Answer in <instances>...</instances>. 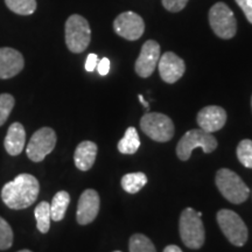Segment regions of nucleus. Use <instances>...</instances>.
<instances>
[{"mask_svg":"<svg viewBox=\"0 0 252 252\" xmlns=\"http://www.w3.org/2000/svg\"><path fill=\"white\" fill-rule=\"evenodd\" d=\"M39 193L40 185L35 176L24 173L2 187L1 200L9 209H26L35 202Z\"/></svg>","mask_w":252,"mask_h":252,"instance_id":"1","label":"nucleus"},{"mask_svg":"<svg viewBox=\"0 0 252 252\" xmlns=\"http://www.w3.org/2000/svg\"><path fill=\"white\" fill-rule=\"evenodd\" d=\"M179 231L186 247L194 250L202 248L206 239V230L202 220L193 208H186L182 212L179 222Z\"/></svg>","mask_w":252,"mask_h":252,"instance_id":"2","label":"nucleus"},{"mask_svg":"<svg viewBox=\"0 0 252 252\" xmlns=\"http://www.w3.org/2000/svg\"><path fill=\"white\" fill-rule=\"evenodd\" d=\"M65 45L71 53L80 54L88 48L91 41L90 25L82 15L72 14L67 19L64 26Z\"/></svg>","mask_w":252,"mask_h":252,"instance_id":"3","label":"nucleus"},{"mask_svg":"<svg viewBox=\"0 0 252 252\" xmlns=\"http://www.w3.org/2000/svg\"><path fill=\"white\" fill-rule=\"evenodd\" d=\"M216 186L223 197L234 204L245 202L250 195V189L241 176L228 168H220L217 171Z\"/></svg>","mask_w":252,"mask_h":252,"instance_id":"4","label":"nucleus"},{"mask_svg":"<svg viewBox=\"0 0 252 252\" xmlns=\"http://www.w3.org/2000/svg\"><path fill=\"white\" fill-rule=\"evenodd\" d=\"M196 147L202 149L204 153H212L217 149V140L212 133L202 128L190 130L186 132L176 145V156L182 161H187Z\"/></svg>","mask_w":252,"mask_h":252,"instance_id":"5","label":"nucleus"},{"mask_svg":"<svg viewBox=\"0 0 252 252\" xmlns=\"http://www.w3.org/2000/svg\"><path fill=\"white\" fill-rule=\"evenodd\" d=\"M208 18L213 32L220 39L230 40L237 33V20L232 9L225 2H216L209 9Z\"/></svg>","mask_w":252,"mask_h":252,"instance_id":"6","label":"nucleus"},{"mask_svg":"<svg viewBox=\"0 0 252 252\" xmlns=\"http://www.w3.org/2000/svg\"><path fill=\"white\" fill-rule=\"evenodd\" d=\"M140 127L147 137L158 143H166L174 137V124L163 113H145L140 119Z\"/></svg>","mask_w":252,"mask_h":252,"instance_id":"7","label":"nucleus"},{"mask_svg":"<svg viewBox=\"0 0 252 252\" xmlns=\"http://www.w3.org/2000/svg\"><path fill=\"white\" fill-rule=\"evenodd\" d=\"M217 223L228 241L236 247H243L249 237L248 226L238 214L229 209H222L216 215Z\"/></svg>","mask_w":252,"mask_h":252,"instance_id":"8","label":"nucleus"},{"mask_svg":"<svg viewBox=\"0 0 252 252\" xmlns=\"http://www.w3.org/2000/svg\"><path fill=\"white\" fill-rule=\"evenodd\" d=\"M56 145V133L53 128L42 127L32 135L27 145L26 153L32 161H42L49 153L53 152Z\"/></svg>","mask_w":252,"mask_h":252,"instance_id":"9","label":"nucleus"},{"mask_svg":"<svg viewBox=\"0 0 252 252\" xmlns=\"http://www.w3.org/2000/svg\"><path fill=\"white\" fill-rule=\"evenodd\" d=\"M115 33L125 40L135 41L143 36L145 32V23L143 18L135 12H123L113 21Z\"/></svg>","mask_w":252,"mask_h":252,"instance_id":"10","label":"nucleus"},{"mask_svg":"<svg viewBox=\"0 0 252 252\" xmlns=\"http://www.w3.org/2000/svg\"><path fill=\"white\" fill-rule=\"evenodd\" d=\"M160 60V45L154 40H147L141 47L140 54L135 61L134 69L138 76L147 78L153 74Z\"/></svg>","mask_w":252,"mask_h":252,"instance_id":"11","label":"nucleus"},{"mask_svg":"<svg viewBox=\"0 0 252 252\" xmlns=\"http://www.w3.org/2000/svg\"><path fill=\"white\" fill-rule=\"evenodd\" d=\"M158 69L161 80L168 84H173L184 76L186 64L184 60L175 53L166 52L162 56H160Z\"/></svg>","mask_w":252,"mask_h":252,"instance_id":"12","label":"nucleus"},{"mask_svg":"<svg viewBox=\"0 0 252 252\" xmlns=\"http://www.w3.org/2000/svg\"><path fill=\"white\" fill-rule=\"evenodd\" d=\"M99 195L94 189H87L80 196L77 204L76 219L78 224L87 225L94 222L99 212Z\"/></svg>","mask_w":252,"mask_h":252,"instance_id":"13","label":"nucleus"},{"mask_svg":"<svg viewBox=\"0 0 252 252\" xmlns=\"http://www.w3.org/2000/svg\"><path fill=\"white\" fill-rule=\"evenodd\" d=\"M25 60L21 53L9 47L0 48V78L14 77L24 69Z\"/></svg>","mask_w":252,"mask_h":252,"instance_id":"14","label":"nucleus"},{"mask_svg":"<svg viewBox=\"0 0 252 252\" xmlns=\"http://www.w3.org/2000/svg\"><path fill=\"white\" fill-rule=\"evenodd\" d=\"M197 124L203 131L216 132L220 130L226 123V112L220 106L210 105L206 106L197 113Z\"/></svg>","mask_w":252,"mask_h":252,"instance_id":"15","label":"nucleus"},{"mask_svg":"<svg viewBox=\"0 0 252 252\" xmlns=\"http://www.w3.org/2000/svg\"><path fill=\"white\" fill-rule=\"evenodd\" d=\"M25 143H26V131L23 124L20 123H13L8 127L7 134L4 140V146L6 152L9 156H19L23 152Z\"/></svg>","mask_w":252,"mask_h":252,"instance_id":"16","label":"nucleus"},{"mask_svg":"<svg viewBox=\"0 0 252 252\" xmlns=\"http://www.w3.org/2000/svg\"><path fill=\"white\" fill-rule=\"evenodd\" d=\"M97 150H98L97 149V145L93 143V141H82V143L76 147V150H75V166H76L80 171H89L91 167L94 166V160H96Z\"/></svg>","mask_w":252,"mask_h":252,"instance_id":"17","label":"nucleus"},{"mask_svg":"<svg viewBox=\"0 0 252 252\" xmlns=\"http://www.w3.org/2000/svg\"><path fill=\"white\" fill-rule=\"evenodd\" d=\"M70 203V195L67 191L61 190L55 194L53 197L52 204H50V214H52V220L55 222L62 220L67 212V208Z\"/></svg>","mask_w":252,"mask_h":252,"instance_id":"18","label":"nucleus"},{"mask_svg":"<svg viewBox=\"0 0 252 252\" xmlns=\"http://www.w3.org/2000/svg\"><path fill=\"white\" fill-rule=\"evenodd\" d=\"M140 147V139L139 134L133 126L128 127L126 130L124 137L119 140L118 143V151L123 154H134L139 150Z\"/></svg>","mask_w":252,"mask_h":252,"instance_id":"19","label":"nucleus"},{"mask_svg":"<svg viewBox=\"0 0 252 252\" xmlns=\"http://www.w3.org/2000/svg\"><path fill=\"white\" fill-rule=\"evenodd\" d=\"M147 184V176L143 172L128 173L122 178V187L130 194H135Z\"/></svg>","mask_w":252,"mask_h":252,"instance_id":"20","label":"nucleus"},{"mask_svg":"<svg viewBox=\"0 0 252 252\" xmlns=\"http://www.w3.org/2000/svg\"><path fill=\"white\" fill-rule=\"evenodd\" d=\"M35 220L37 230L42 234H47L50 228V220H52V214H50V204L47 201H42L37 204L35 208Z\"/></svg>","mask_w":252,"mask_h":252,"instance_id":"21","label":"nucleus"},{"mask_svg":"<svg viewBox=\"0 0 252 252\" xmlns=\"http://www.w3.org/2000/svg\"><path fill=\"white\" fill-rule=\"evenodd\" d=\"M8 9L19 15H31L36 9V0H5Z\"/></svg>","mask_w":252,"mask_h":252,"instance_id":"22","label":"nucleus"},{"mask_svg":"<svg viewBox=\"0 0 252 252\" xmlns=\"http://www.w3.org/2000/svg\"><path fill=\"white\" fill-rule=\"evenodd\" d=\"M128 249H130V252H157L152 241L143 234L131 236Z\"/></svg>","mask_w":252,"mask_h":252,"instance_id":"23","label":"nucleus"},{"mask_svg":"<svg viewBox=\"0 0 252 252\" xmlns=\"http://www.w3.org/2000/svg\"><path fill=\"white\" fill-rule=\"evenodd\" d=\"M237 158L244 167L252 168V140L244 139L238 144Z\"/></svg>","mask_w":252,"mask_h":252,"instance_id":"24","label":"nucleus"},{"mask_svg":"<svg viewBox=\"0 0 252 252\" xmlns=\"http://www.w3.org/2000/svg\"><path fill=\"white\" fill-rule=\"evenodd\" d=\"M15 99L12 94H0V126L4 125L7 121L12 110L14 108Z\"/></svg>","mask_w":252,"mask_h":252,"instance_id":"25","label":"nucleus"},{"mask_svg":"<svg viewBox=\"0 0 252 252\" xmlns=\"http://www.w3.org/2000/svg\"><path fill=\"white\" fill-rule=\"evenodd\" d=\"M13 244V231L11 225L0 217V250H7Z\"/></svg>","mask_w":252,"mask_h":252,"instance_id":"26","label":"nucleus"},{"mask_svg":"<svg viewBox=\"0 0 252 252\" xmlns=\"http://www.w3.org/2000/svg\"><path fill=\"white\" fill-rule=\"evenodd\" d=\"M161 1L162 6L167 11L172 12V13H178L187 6L189 0H161Z\"/></svg>","mask_w":252,"mask_h":252,"instance_id":"27","label":"nucleus"},{"mask_svg":"<svg viewBox=\"0 0 252 252\" xmlns=\"http://www.w3.org/2000/svg\"><path fill=\"white\" fill-rule=\"evenodd\" d=\"M235 1L243 11L249 23L252 24V0H235Z\"/></svg>","mask_w":252,"mask_h":252,"instance_id":"28","label":"nucleus"},{"mask_svg":"<svg viewBox=\"0 0 252 252\" xmlns=\"http://www.w3.org/2000/svg\"><path fill=\"white\" fill-rule=\"evenodd\" d=\"M97 70H98V74L102 75V76L108 75L110 71V60L104 58L98 61V63H97Z\"/></svg>","mask_w":252,"mask_h":252,"instance_id":"29","label":"nucleus"},{"mask_svg":"<svg viewBox=\"0 0 252 252\" xmlns=\"http://www.w3.org/2000/svg\"><path fill=\"white\" fill-rule=\"evenodd\" d=\"M97 63H98V56L96 54H89L86 61V70L87 71H94L97 68Z\"/></svg>","mask_w":252,"mask_h":252,"instance_id":"30","label":"nucleus"},{"mask_svg":"<svg viewBox=\"0 0 252 252\" xmlns=\"http://www.w3.org/2000/svg\"><path fill=\"white\" fill-rule=\"evenodd\" d=\"M163 252H182V250L176 245H168V247L165 248Z\"/></svg>","mask_w":252,"mask_h":252,"instance_id":"31","label":"nucleus"},{"mask_svg":"<svg viewBox=\"0 0 252 252\" xmlns=\"http://www.w3.org/2000/svg\"><path fill=\"white\" fill-rule=\"evenodd\" d=\"M139 100H140V102H141V104H143V105L145 106V108H146V109H149V103H147L146 100L144 99L143 94H139Z\"/></svg>","mask_w":252,"mask_h":252,"instance_id":"32","label":"nucleus"},{"mask_svg":"<svg viewBox=\"0 0 252 252\" xmlns=\"http://www.w3.org/2000/svg\"><path fill=\"white\" fill-rule=\"evenodd\" d=\"M18 252H33V251H31V250H21V251H18Z\"/></svg>","mask_w":252,"mask_h":252,"instance_id":"33","label":"nucleus"},{"mask_svg":"<svg viewBox=\"0 0 252 252\" xmlns=\"http://www.w3.org/2000/svg\"><path fill=\"white\" fill-rule=\"evenodd\" d=\"M251 108H252V97H251Z\"/></svg>","mask_w":252,"mask_h":252,"instance_id":"34","label":"nucleus"},{"mask_svg":"<svg viewBox=\"0 0 252 252\" xmlns=\"http://www.w3.org/2000/svg\"><path fill=\"white\" fill-rule=\"evenodd\" d=\"M115 252H121V251H115Z\"/></svg>","mask_w":252,"mask_h":252,"instance_id":"35","label":"nucleus"}]
</instances>
